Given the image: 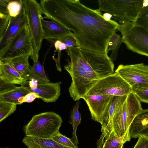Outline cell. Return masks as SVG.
I'll list each match as a JSON object with an SVG mask.
<instances>
[{"label": "cell", "mask_w": 148, "mask_h": 148, "mask_svg": "<svg viewBox=\"0 0 148 148\" xmlns=\"http://www.w3.org/2000/svg\"><path fill=\"white\" fill-rule=\"evenodd\" d=\"M40 3L44 18L73 31L78 47L108 55V44L119 25L118 23L105 21L101 12L86 7L79 0H41Z\"/></svg>", "instance_id": "obj_1"}, {"label": "cell", "mask_w": 148, "mask_h": 148, "mask_svg": "<svg viewBox=\"0 0 148 148\" xmlns=\"http://www.w3.org/2000/svg\"><path fill=\"white\" fill-rule=\"evenodd\" d=\"M70 58L64 69L72 79L69 91L74 101L79 100L99 80L114 73V64L108 55L78 47L68 48Z\"/></svg>", "instance_id": "obj_2"}, {"label": "cell", "mask_w": 148, "mask_h": 148, "mask_svg": "<svg viewBox=\"0 0 148 148\" xmlns=\"http://www.w3.org/2000/svg\"><path fill=\"white\" fill-rule=\"evenodd\" d=\"M62 120L57 114L49 112L34 115L23 127L25 136L49 139L60 132Z\"/></svg>", "instance_id": "obj_3"}, {"label": "cell", "mask_w": 148, "mask_h": 148, "mask_svg": "<svg viewBox=\"0 0 148 148\" xmlns=\"http://www.w3.org/2000/svg\"><path fill=\"white\" fill-rule=\"evenodd\" d=\"M97 10L111 14L120 24L134 22L143 8V0H99Z\"/></svg>", "instance_id": "obj_4"}, {"label": "cell", "mask_w": 148, "mask_h": 148, "mask_svg": "<svg viewBox=\"0 0 148 148\" xmlns=\"http://www.w3.org/2000/svg\"><path fill=\"white\" fill-rule=\"evenodd\" d=\"M22 1L33 46V52L30 58L34 62H36L38 60L39 52L43 39L41 20L42 17V9L40 3L35 0H24Z\"/></svg>", "instance_id": "obj_5"}, {"label": "cell", "mask_w": 148, "mask_h": 148, "mask_svg": "<svg viewBox=\"0 0 148 148\" xmlns=\"http://www.w3.org/2000/svg\"><path fill=\"white\" fill-rule=\"evenodd\" d=\"M142 109L140 101L137 96L132 92L128 94L125 103L113 116L111 134L119 137L123 136L135 117Z\"/></svg>", "instance_id": "obj_6"}, {"label": "cell", "mask_w": 148, "mask_h": 148, "mask_svg": "<svg viewBox=\"0 0 148 148\" xmlns=\"http://www.w3.org/2000/svg\"><path fill=\"white\" fill-rule=\"evenodd\" d=\"M117 30L129 49L148 57V32L145 29L128 22L119 24Z\"/></svg>", "instance_id": "obj_7"}, {"label": "cell", "mask_w": 148, "mask_h": 148, "mask_svg": "<svg viewBox=\"0 0 148 148\" xmlns=\"http://www.w3.org/2000/svg\"><path fill=\"white\" fill-rule=\"evenodd\" d=\"M132 92L131 86L117 73L99 80L89 90L86 95H111L121 96Z\"/></svg>", "instance_id": "obj_8"}, {"label": "cell", "mask_w": 148, "mask_h": 148, "mask_svg": "<svg viewBox=\"0 0 148 148\" xmlns=\"http://www.w3.org/2000/svg\"><path fill=\"white\" fill-rule=\"evenodd\" d=\"M33 50L31 33L27 25L22 29L8 44L0 51V61L24 55H32Z\"/></svg>", "instance_id": "obj_9"}, {"label": "cell", "mask_w": 148, "mask_h": 148, "mask_svg": "<svg viewBox=\"0 0 148 148\" xmlns=\"http://www.w3.org/2000/svg\"><path fill=\"white\" fill-rule=\"evenodd\" d=\"M115 72L132 88H142L148 86V66L144 64H120Z\"/></svg>", "instance_id": "obj_10"}, {"label": "cell", "mask_w": 148, "mask_h": 148, "mask_svg": "<svg viewBox=\"0 0 148 148\" xmlns=\"http://www.w3.org/2000/svg\"><path fill=\"white\" fill-rule=\"evenodd\" d=\"M114 96L111 95H85L82 97L87 104L91 119L101 124L106 114Z\"/></svg>", "instance_id": "obj_11"}, {"label": "cell", "mask_w": 148, "mask_h": 148, "mask_svg": "<svg viewBox=\"0 0 148 148\" xmlns=\"http://www.w3.org/2000/svg\"><path fill=\"white\" fill-rule=\"evenodd\" d=\"M32 92L29 87H18L0 80V101L19 105L23 98Z\"/></svg>", "instance_id": "obj_12"}, {"label": "cell", "mask_w": 148, "mask_h": 148, "mask_svg": "<svg viewBox=\"0 0 148 148\" xmlns=\"http://www.w3.org/2000/svg\"><path fill=\"white\" fill-rule=\"evenodd\" d=\"M10 17L8 25L0 38V51L4 48L16 34L27 25V16L23 6L18 15L15 17Z\"/></svg>", "instance_id": "obj_13"}, {"label": "cell", "mask_w": 148, "mask_h": 148, "mask_svg": "<svg viewBox=\"0 0 148 148\" xmlns=\"http://www.w3.org/2000/svg\"><path fill=\"white\" fill-rule=\"evenodd\" d=\"M61 84L60 82L38 83L36 86L30 88L32 92L38 95L44 102H55L60 95Z\"/></svg>", "instance_id": "obj_14"}, {"label": "cell", "mask_w": 148, "mask_h": 148, "mask_svg": "<svg viewBox=\"0 0 148 148\" xmlns=\"http://www.w3.org/2000/svg\"><path fill=\"white\" fill-rule=\"evenodd\" d=\"M131 138L148 137V109H142L135 117L129 128Z\"/></svg>", "instance_id": "obj_15"}, {"label": "cell", "mask_w": 148, "mask_h": 148, "mask_svg": "<svg viewBox=\"0 0 148 148\" xmlns=\"http://www.w3.org/2000/svg\"><path fill=\"white\" fill-rule=\"evenodd\" d=\"M41 23L43 32V39L48 40H58L72 32L58 23L52 21H48L41 18Z\"/></svg>", "instance_id": "obj_16"}, {"label": "cell", "mask_w": 148, "mask_h": 148, "mask_svg": "<svg viewBox=\"0 0 148 148\" xmlns=\"http://www.w3.org/2000/svg\"><path fill=\"white\" fill-rule=\"evenodd\" d=\"M0 80L10 84L27 86L29 82L23 79L9 64L0 61Z\"/></svg>", "instance_id": "obj_17"}, {"label": "cell", "mask_w": 148, "mask_h": 148, "mask_svg": "<svg viewBox=\"0 0 148 148\" xmlns=\"http://www.w3.org/2000/svg\"><path fill=\"white\" fill-rule=\"evenodd\" d=\"M29 55H24L15 57L3 61L9 64L24 79L29 80L30 78L29 73L30 66Z\"/></svg>", "instance_id": "obj_18"}, {"label": "cell", "mask_w": 148, "mask_h": 148, "mask_svg": "<svg viewBox=\"0 0 148 148\" xmlns=\"http://www.w3.org/2000/svg\"><path fill=\"white\" fill-rule=\"evenodd\" d=\"M22 141L28 148H73L60 144L51 138L25 136Z\"/></svg>", "instance_id": "obj_19"}, {"label": "cell", "mask_w": 148, "mask_h": 148, "mask_svg": "<svg viewBox=\"0 0 148 148\" xmlns=\"http://www.w3.org/2000/svg\"><path fill=\"white\" fill-rule=\"evenodd\" d=\"M79 103V100L76 101L73 109L71 111L70 120L69 121L70 124L72 125L73 130L72 136L71 138V140L77 146L79 142L76 132L77 127L80 123L81 119V115L78 109Z\"/></svg>", "instance_id": "obj_20"}, {"label": "cell", "mask_w": 148, "mask_h": 148, "mask_svg": "<svg viewBox=\"0 0 148 148\" xmlns=\"http://www.w3.org/2000/svg\"><path fill=\"white\" fill-rule=\"evenodd\" d=\"M128 130L122 136L119 137L111 134L104 142L101 148H123V144L131 138Z\"/></svg>", "instance_id": "obj_21"}, {"label": "cell", "mask_w": 148, "mask_h": 148, "mask_svg": "<svg viewBox=\"0 0 148 148\" xmlns=\"http://www.w3.org/2000/svg\"><path fill=\"white\" fill-rule=\"evenodd\" d=\"M29 74L30 77L34 78L38 83L50 82L39 60L34 62L33 65L30 67Z\"/></svg>", "instance_id": "obj_22"}, {"label": "cell", "mask_w": 148, "mask_h": 148, "mask_svg": "<svg viewBox=\"0 0 148 148\" xmlns=\"http://www.w3.org/2000/svg\"><path fill=\"white\" fill-rule=\"evenodd\" d=\"M122 42V37L115 32L111 38L108 44L106 52L108 54L109 50L112 51L109 57L112 60H116L118 50Z\"/></svg>", "instance_id": "obj_23"}, {"label": "cell", "mask_w": 148, "mask_h": 148, "mask_svg": "<svg viewBox=\"0 0 148 148\" xmlns=\"http://www.w3.org/2000/svg\"><path fill=\"white\" fill-rule=\"evenodd\" d=\"M17 105L0 101V122L16 110Z\"/></svg>", "instance_id": "obj_24"}, {"label": "cell", "mask_w": 148, "mask_h": 148, "mask_svg": "<svg viewBox=\"0 0 148 148\" xmlns=\"http://www.w3.org/2000/svg\"><path fill=\"white\" fill-rule=\"evenodd\" d=\"M23 8L22 0L11 1L8 3L7 10L10 17H15L20 13Z\"/></svg>", "instance_id": "obj_25"}, {"label": "cell", "mask_w": 148, "mask_h": 148, "mask_svg": "<svg viewBox=\"0 0 148 148\" xmlns=\"http://www.w3.org/2000/svg\"><path fill=\"white\" fill-rule=\"evenodd\" d=\"M133 23L136 26L148 29V6L142 9L137 20Z\"/></svg>", "instance_id": "obj_26"}, {"label": "cell", "mask_w": 148, "mask_h": 148, "mask_svg": "<svg viewBox=\"0 0 148 148\" xmlns=\"http://www.w3.org/2000/svg\"><path fill=\"white\" fill-rule=\"evenodd\" d=\"M51 139L64 146L73 148H79L72 142L71 138L63 135L60 132L52 137Z\"/></svg>", "instance_id": "obj_27"}, {"label": "cell", "mask_w": 148, "mask_h": 148, "mask_svg": "<svg viewBox=\"0 0 148 148\" xmlns=\"http://www.w3.org/2000/svg\"><path fill=\"white\" fill-rule=\"evenodd\" d=\"M132 92L139 100L143 102L148 103V86L142 88H132Z\"/></svg>", "instance_id": "obj_28"}, {"label": "cell", "mask_w": 148, "mask_h": 148, "mask_svg": "<svg viewBox=\"0 0 148 148\" xmlns=\"http://www.w3.org/2000/svg\"><path fill=\"white\" fill-rule=\"evenodd\" d=\"M58 40L61 41L62 43H65L68 48L78 47L77 42L72 34L65 35L60 38Z\"/></svg>", "instance_id": "obj_29"}, {"label": "cell", "mask_w": 148, "mask_h": 148, "mask_svg": "<svg viewBox=\"0 0 148 148\" xmlns=\"http://www.w3.org/2000/svg\"><path fill=\"white\" fill-rule=\"evenodd\" d=\"M10 17V16L0 17V38L3 36L8 25Z\"/></svg>", "instance_id": "obj_30"}, {"label": "cell", "mask_w": 148, "mask_h": 148, "mask_svg": "<svg viewBox=\"0 0 148 148\" xmlns=\"http://www.w3.org/2000/svg\"><path fill=\"white\" fill-rule=\"evenodd\" d=\"M133 148H148V137L141 136Z\"/></svg>", "instance_id": "obj_31"}, {"label": "cell", "mask_w": 148, "mask_h": 148, "mask_svg": "<svg viewBox=\"0 0 148 148\" xmlns=\"http://www.w3.org/2000/svg\"><path fill=\"white\" fill-rule=\"evenodd\" d=\"M37 98L40 99V97L36 94L34 92H31L23 97L19 105L21 104L24 102H31Z\"/></svg>", "instance_id": "obj_32"}, {"label": "cell", "mask_w": 148, "mask_h": 148, "mask_svg": "<svg viewBox=\"0 0 148 148\" xmlns=\"http://www.w3.org/2000/svg\"><path fill=\"white\" fill-rule=\"evenodd\" d=\"M10 0H0V16H9L7 9V5Z\"/></svg>", "instance_id": "obj_33"}, {"label": "cell", "mask_w": 148, "mask_h": 148, "mask_svg": "<svg viewBox=\"0 0 148 148\" xmlns=\"http://www.w3.org/2000/svg\"><path fill=\"white\" fill-rule=\"evenodd\" d=\"M103 15V18L106 21H110L111 20V19L112 16L111 14L107 12L104 13Z\"/></svg>", "instance_id": "obj_34"}, {"label": "cell", "mask_w": 148, "mask_h": 148, "mask_svg": "<svg viewBox=\"0 0 148 148\" xmlns=\"http://www.w3.org/2000/svg\"><path fill=\"white\" fill-rule=\"evenodd\" d=\"M62 43V42L59 40H56L54 43V45L56 51L58 50L60 46Z\"/></svg>", "instance_id": "obj_35"}, {"label": "cell", "mask_w": 148, "mask_h": 148, "mask_svg": "<svg viewBox=\"0 0 148 148\" xmlns=\"http://www.w3.org/2000/svg\"><path fill=\"white\" fill-rule=\"evenodd\" d=\"M68 48L66 45L65 43H62L60 46L58 50V51H61L62 50H66Z\"/></svg>", "instance_id": "obj_36"}, {"label": "cell", "mask_w": 148, "mask_h": 148, "mask_svg": "<svg viewBox=\"0 0 148 148\" xmlns=\"http://www.w3.org/2000/svg\"><path fill=\"white\" fill-rule=\"evenodd\" d=\"M0 148H10L8 147H0Z\"/></svg>", "instance_id": "obj_37"}, {"label": "cell", "mask_w": 148, "mask_h": 148, "mask_svg": "<svg viewBox=\"0 0 148 148\" xmlns=\"http://www.w3.org/2000/svg\"><path fill=\"white\" fill-rule=\"evenodd\" d=\"M147 32H148V29H146Z\"/></svg>", "instance_id": "obj_38"}]
</instances>
